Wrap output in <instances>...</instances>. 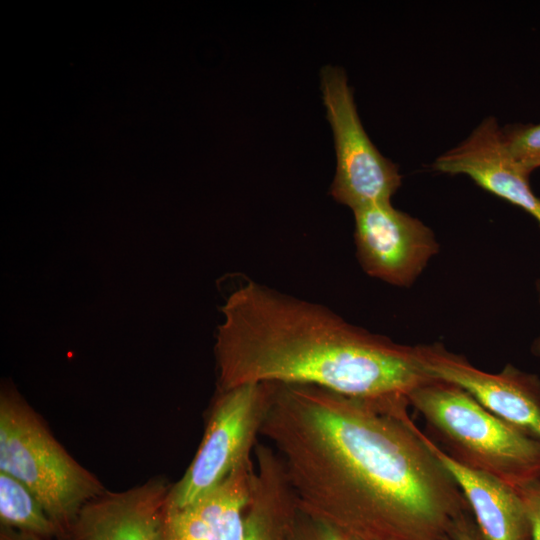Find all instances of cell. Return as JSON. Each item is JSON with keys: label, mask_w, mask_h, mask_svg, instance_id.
Returning a JSON list of instances; mask_svg holds the SVG:
<instances>
[{"label": "cell", "mask_w": 540, "mask_h": 540, "mask_svg": "<svg viewBox=\"0 0 540 540\" xmlns=\"http://www.w3.org/2000/svg\"><path fill=\"white\" fill-rule=\"evenodd\" d=\"M409 406L276 383L261 436L298 509L358 540H451L470 508Z\"/></svg>", "instance_id": "cell-1"}, {"label": "cell", "mask_w": 540, "mask_h": 540, "mask_svg": "<svg viewBox=\"0 0 540 540\" xmlns=\"http://www.w3.org/2000/svg\"><path fill=\"white\" fill-rule=\"evenodd\" d=\"M221 309L215 345L219 391L271 382L394 401L434 379L416 345L396 343L323 305L255 281L239 286Z\"/></svg>", "instance_id": "cell-2"}, {"label": "cell", "mask_w": 540, "mask_h": 540, "mask_svg": "<svg viewBox=\"0 0 540 540\" xmlns=\"http://www.w3.org/2000/svg\"><path fill=\"white\" fill-rule=\"evenodd\" d=\"M408 401L438 446L459 463L515 490L540 481V440L495 416L460 387L434 378L414 389Z\"/></svg>", "instance_id": "cell-3"}, {"label": "cell", "mask_w": 540, "mask_h": 540, "mask_svg": "<svg viewBox=\"0 0 540 540\" xmlns=\"http://www.w3.org/2000/svg\"><path fill=\"white\" fill-rule=\"evenodd\" d=\"M0 472L22 482L70 540L81 509L106 489L56 440L40 416L12 387L0 395Z\"/></svg>", "instance_id": "cell-4"}, {"label": "cell", "mask_w": 540, "mask_h": 540, "mask_svg": "<svg viewBox=\"0 0 540 540\" xmlns=\"http://www.w3.org/2000/svg\"><path fill=\"white\" fill-rule=\"evenodd\" d=\"M276 383H250L219 391L199 448L166 506L184 507L220 485L251 459L273 403Z\"/></svg>", "instance_id": "cell-5"}, {"label": "cell", "mask_w": 540, "mask_h": 540, "mask_svg": "<svg viewBox=\"0 0 540 540\" xmlns=\"http://www.w3.org/2000/svg\"><path fill=\"white\" fill-rule=\"evenodd\" d=\"M321 91L337 159L331 196L352 211L391 202L402 177L398 166L378 151L364 130L344 70L324 67Z\"/></svg>", "instance_id": "cell-6"}, {"label": "cell", "mask_w": 540, "mask_h": 540, "mask_svg": "<svg viewBox=\"0 0 540 540\" xmlns=\"http://www.w3.org/2000/svg\"><path fill=\"white\" fill-rule=\"evenodd\" d=\"M353 214L357 257L371 277L408 287L439 250L433 231L391 202L362 207Z\"/></svg>", "instance_id": "cell-7"}, {"label": "cell", "mask_w": 540, "mask_h": 540, "mask_svg": "<svg viewBox=\"0 0 540 540\" xmlns=\"http://www.w3.org/2000/svg\"><path fill=\"white\" fill-rule=\"evenodd\" d=\"M427 373L454 384L489 412L540 440V378L508 364L497 373L483 371L441 343L416 345Z\"/></svg>", "instance_id": "cell-8"}, {"label": "cell", "mask_w": 540, "mask_h": 540, "mask_svg": "<svg viewBox=\"0 0 540 540\" xmlns=\"http://www.w3.org/2000/svg\"><path fill=\"white\" fill-rule=\"evenodd\" d=\"M432 167L441 173L467 175L481 188L525 210L540 226V198L532 191L530 173L510 154L495 117H486L465 140L437 157Z\"/></svg>", "instance_id": "cell-9"}, {"label": "cell", "mask_w": 540, "mask_h": 540, "mask_svg": "<svg viewBox=\"0 0 540 540\" xmlns=\"http://www.w3.org/2000/svg\"><path fill=\"white\" fill-rule=\"evenodd\" d=\"M170 488L153 478L125 491L106 490L81 509L70 540H160Z\"/></svg>", "instance_id": "cell-10"}, {"label": "cell", "mask_w": 540, "mask_h": 540, "mask_svg": "<svg viewBox=\"0 0 540 540\" xmlns=\"http://www.w3.org/2000/svg\"><path fill=\"white\" fill-rule=\"evenodd\" d=\"M254 475L255 462L250 459L194 502L181 508L165 506L160 540H242Z\"/></svg>", "instance_id": "cell-11"}, {"label": "cell", "mask_w": 540, "mask_h": 540, "mask_svg": "<svg viewBox=\"0 0 540 540\" xmlns=\"http://www.w3.org/2000/svg\"><path fill=\"white\" fill-rule=\"evenodd\" d=\"M422 436L464 495L481 540H531L530 521L514 488L490 474L459 463L428 435L423 433Z\"/></svg>", "instance_id": "cell-12"}, {"label": "cell", "mask_w": 540, "mask_h": 540, "mask_svg": "<svg viewBox=\"0 0 540 540\" xmlns=\"http://www.w3.org/2000/svg\"><path fill=\"white\" fill-rule=\"evenodd\" d=\"M255 475L242 540H287L298 511L281 460L266 444L255 447Z\"/></svg>", "instance_id": "cell-13"}, {"label": "cell", "mask_w": 540, "mask_h": 540, "mask_svg": "<svg viewBox=\"0 0 540 540\" xmlns=\"http://www.w3.org/2000/svg\"><path fill=\"white\" fill-rule=\"evenodd\" d=\"M0 523L44 540L59 539L56 525L36 496L22 482L4 472H0Z\"/></svg>", "instance_id": "cell-14"}, {"label": "cell", "mask_w": 540, "mask_h": 540, "mask_svg": "<svg viewBox=\"0 0 540 540\" xmlns=\"http://www.w3.org/2000/svg\"><path fill=\"white\" fill-rule=\"evenodd\" d=\"M502 132L510 154L528 173L540 168V123L506 125Z\"/></svg>", "instance_id": "cell-15"}, {"label": "cell", "mask_w": 540, "mask_h": 540, "mask_svg": "<svg viewBox=\"0 0 540 540\" xmlns=\"http://www.w3.org/2000/svg\"><path fill=\"white\" fill-rule=\"evenodd\" d=\"M287 540H358L326 522L313 518L298 509Z\"/></svg>", "instance_id": "cell-16"}, {"label": "cell", "mask_w": 540, "mask_h": 540, "mask_svg": "<svg viewBox=\"0 0 540 540\" xmlns=\"http://www.w3.org/2000/svg\"><path fill=\"white\" fill-rule=\"evenodd\" d=\"M520 495L531 526V540H540V481L516 489Z\"/></svg>", "instance_id": "cell-17"}, {"label": "cell", "mask_w": 540, "mask_h": 540, "mask_svg": "<svg viewBox=\"0 0 540 540\" xmlns=\"http://www.w3.org/2000/svg\"><path fill=\"white\" fill-rule=\"evenodd\" d=\"M451 540H481L475 522L468 513L459 517L452 526Z\"/></svg>", "instance_id": "cell-18"}, {"label": "cell", "mask_w": 540, "mask_h": 540, "mask_svg": "<svg viewBox=\"0 0 540 540\" xmlns=\"http://www.w3.org/2000/svg\"><path fill=\"white\" fill-rule=\"evenodd\" d=\"M0 540H44L30 533L22 532L13 528L1 526Z\"/></svg>", "instance_id": "cell-19"}, {"label": "cell", "mask_w": 540, "mask_h": 540, "mask_svg": "<svg viewBox=\"0 0 540 540\" xmlns=\"http://www.w3.org/2000/svg\"><path fill=\"white\" fill-rule=\"evenodd\" d=\"M536 289H537V293H538V300H539V303H540V276H539V278L537 279V282H536ZM531 351L535 356L540 357V333L535 338V340L533 341L532 346H531Z\"/></svg>", "instance_id": "cell-20"}]
</instances>
